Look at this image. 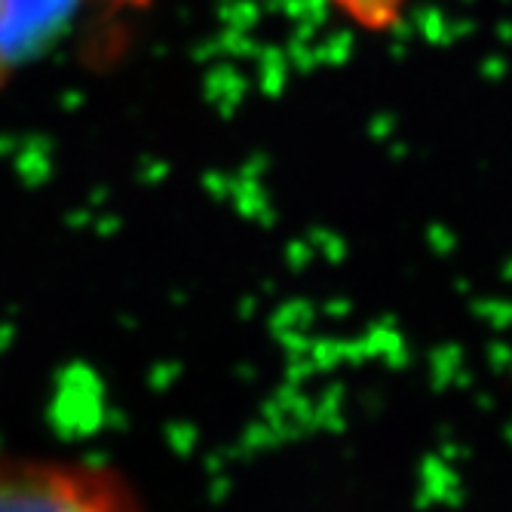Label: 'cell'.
Wrapping results in <instances>:
<instances>
[{
	"label": "cell",
	"mask_w": 512,
	"mask_h": 512,
	"mask_svg": "<svg viewBox=\"0 0 512 512\" xmlns=\"http://www.w3.org/2000/svg\"><path fill=\"white\" fill-rule=\"evenodd\" d=\"M111 4H138V0H111Z\"/></svg>",
	"instance_id": "3957f363"
},
{
	"label": "cell",
	"mask_w": 512,
	"mask_h": 512,
	"mask_svg": "<svg viewBox=\"0 0 512 512\" xmlns=\"http://www.w3.org/2000/svg\"><path fill=\"white\" fill-rule=\"evenodd\" d=\"M74 10L77 0H0V86L50 50Z\"/></svg>",
	"instance_id": "7a4b0ae2"
},
{
	"label": "cell",
	"mask_w": 512,
	"mask_h": 512,
	"mask_svg": "<svg viewBox=\"0 0 512 512\" xmlns=\"http://www.w3.org/2000/svg\"><path fill=\"white\" fill-rule=\"evenodd\" d=\"M0 512H145L126 479L99 463L0 457Z\"/></svg>",
	"instance_id": "6da1fadb"
}]
</instances>
